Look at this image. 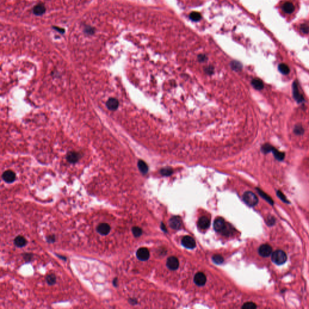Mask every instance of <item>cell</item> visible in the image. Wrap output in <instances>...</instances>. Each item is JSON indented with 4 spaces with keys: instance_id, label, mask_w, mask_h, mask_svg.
<instances>
[{
    "instance_id": "6da1fadb",
    "label": "cell",
    "mask_w": 309,
    "mask_h": 309,
    "mask_svg": "<svg viewBox=\"0 0 309 309\" xmlns=\"http://www.w3.org/2000/svg\"><path fill=\"white\" fill-rule=\"evenodd\" d=\"M272 261L277 265H282L285 264L287 260V256L282 250H277L271 254Z\"/></svg>"
},
{
    "instance_id": "7a4b0ae2",
    "label": "cell",
    "mask_w": 309,
    "mask_h": 309,
    "mask_svg": "<svg viewBox=\"0 0 309 309\" xmlns=\"http://www.w3.org/2000/svg\"><path fill=\"white\" fill-rule=\"evenodd\" d=\"M243 199L245 203L251 207H255L259 202L258 197L251 191L245 192L243 196Z\"/></svg>"
},
{
    "instance_id": "3957f363",
    "label": "cell",
    "mask_w": 309,
    "mask_h": 309,
    "mask_svg": "<svg viewBox=\"0 0 309 309\" xmlns=\"http://www.w3.org/2000/svg\"><path fill=\"white\" fill-rule=\"evenodd\" d=\"M272 253V248L268 244L262 245L259 248V254L263 257H268Z\"/></svg>"
},
{
    "instance_id": "277c9868",
    "label": "cell",
    "mask_w": 309,
    "mask_h": 309,
    "mask_svg": "<svg viewBox=\"0 0 309 309\" xmlns=\"http://www.w3.org/2000/svg\"><path fill=\"white\" fill-rule=\"evenodd\" d=\"M137 257L141 261H146L150 257L149 251L145 248H141L137 251Z\"/></svg>"
},
{
    "instance_id": "5b68a950",
    "label": "cell",
    "mask_w": 309,
    "mask_h": 309,
    "mask_svg": "<svg viewBox=\"0 0 309 309\" xmlns=\"http://www.w3.org/2000/svg\"><path fill=\"white\" fill-rule=\"evenodd\" d=\"M182 245L187 248L193 249L196 247V241L192 237L187 236L182 239Z\"/></svg>"
},
{
    "instance_id": "8992f818",
    "label": "cell",
    "mask_w": 309,
    "mask_h": 309,
    "mask_svg": "<svg viewBox=\"0 0 309 309\" xmlns=\"http://www.w3.org/2000/svg\"><path fill=\"white\" fill-rule=\"evenodd\" d=\"M170 226L173 230H179L182 225V221L179 217L175 216L171 217L169 220Z\"/></svg>"
},
{
    "instance_id": "52a82bcc",
    "label": "cell",
    "mask_w": 309,
    "mask_h": 309,
    "mask_svg": "<svg viewBox=\"0 0 309 309\" xmlns=\"http://www.w3.org/2000/svg\"><path fill=\"white\" fill-rule=\"evenodd\" d=\"M2 179L7 183H12L16 179L15 173L11 170H7L4 171L2 175Z\"/></svg>"
},
{
    "instance_id": "ba28073f",
    "label": "cell",
    "mask_w": 309,
    "mask_h": 309,
    "mask_svg": "<svg viewBox=\"0 0 309 309\" xmlns=\"http://www.w3.org/2000/svg\"><path fill=\"white\" fill-rule=\"evenodd\" d=\"M97 231L100 234L106 236L111 231V226L108 223H102L97 226Z\"/></svg>"
},
{
    "instance_id": "9c48e42d",
    "label": "cell",
    "mask_w": 309,
    "mask_h": 309,
    "mask_svg": "<svg viewBox=\"0 0 309 309\" xmlns=\"http://www.w3.org/2000/svg\"><path fill=\"white\" fill-rule=\"evenodd\" d=\"M194 281L199 286L204 285L207 281V278L205 275L202 272L197 273L194 277Z\"/></svg>"
},
{
    "instance_id": "30bf717a",
    "label": "cell",
    "mask_w": 309,
    "mask_h": 309,
    "mask_svg": "<svg viewBox=\"0 0 309 309\" xmlns=\"http://www.w3.org/2000/svg\"><path fill=\"white\" fill-rule=\"evenodd\" d=\"M179 265V263L178 259L175 257H170L167 259V266L168 269L172 270H176Z\"/></svg>"
},
{
    "instance_id": "8fae6325",
    "label": "cell",
    "mask_w": 309,
    "mask_h": 309,
    "mask_svg": "<svg viewBox=\"0 0 309 309\" xmlns=\"http://www.w3.org/2000/svg\"><path fill=\"white\" fill-rule=\"evenodd\" d=\"M225 228V222L223 219L221 217L217 218L214 222V229L217 232L223 231Z\"/></svg>"
},
{
    "instance_id": "7c38bea8",
    "label": "cell",
    "mask_w": 309,
    "mask_h": 309,
    "mask_svg": "<svg viewBox=\"0 0 309 309\" xmlns=\"http://www.w3.org/2000/svg\"><path fill=\"white\" fill-rule=\"evenodd\" d=\"M197 225L200 229L206 230L208 228L210 225V220L207 217H202L199 219Z\"/></svg>"
},
{
    "instance_id": "4fadbf2b",
    "label": "cell",
    "mask_w": 309,
    "mask_h": 309,
    "mask_svg": "<svg viewBox=\"0 0 309 309\" xmlns=\"http://www.w3.org/2000/svg\"><path fill=\"white\" fill-rule=\"evenodd\" d=\"M119 105V101L115 98H110L106 102L107 108L111 111L116 110L118 108Z\"/></svg>"
},
{
    "instance_id": "5bb4252c",
    "label": "cell",
    "mask_w": 309,
    "mask_h": 309,
    "mask_svg": "<svg viewBox=\"0 0 309 309\" xmlns=\"http://www.w3.org/2000/svg\"><path fill=\"white\" fill-rule=\"evenodd\" d=\"M293 94L295 99L299 103L302 102L304 101V98L303 95H301L298 90V85L296 82H295L293 84Z\"/></svg>"
},
{
    "instance_id": "9a60e30c",
    "label": "cell",
    "mask_w": 309,
    "mask_h": 309,
    "mask_svg": "<svg viewBox=\"0 0 309 309\" xmlns=\"http://www.w3.org/2000/svg\"><path fill=\"white\" fill-rule=\"evenodd\" d=\"M67 160L69 163H77L79 158H80V156L79 153L75 152H70L67 154Z\"/></svg>"
},
{
    "instance_id": "2e32d148",
    "label": "cell",
    "mask_w": 309,
    "mask_h": 309,
    "mask_svg": "<svg viewBox=\"0 0 309 309\" xmlns=\"http://www.w3.org/2000/svg\"><path fill=\"white\" fill-rule=\"evenodd\" d=\"M46 7L42 4H37L33 8V13L35 15L37 16H41L43 15L46 12Z\"/></svg>"
},
{
    "instance_id": "e0dca14e",
    "label": "cell",
    "mask_w": 309,
    "mask_h": 309,
    "mask_svg": "<svg viewBox=\"0 0 309 309\" xmlns=\"http://www.w3.org/2000/svg\"><path fill=\"white\" fill-rule=\"evenodd\" d=\"M27 243V241L25 239V238L23 236H17L14 240L15 245L17 247H20V248H22V247L25 246L26 245Z\"/></svg>"
},
{
    "instance_id": "ac0fdd59",
    "label": "cell",
    "mask_w": 309,
    "mask_h": 309,
    "mask_svg": "<svg viewBox=\"0 0 309 309\" xmlns=\"http://www.w3.org/2000/svg\"><path fill=\"white\" fill-rule=\"evenodd\" d=\"M282 9L283 10V11L286 13H289V14H290L292 13V12H294L295 10V7H294V5L290 2H285L283 6H282Z\"/></svg>"
},
{
    "instance_id": "d6986e66",
    "label": "cell",
    "mask_w": 309,
    "mask_h": 309,
    "mask_svg": "<svg viewBox=\"0 0 309 309\" xmlns=\"http://www.w3.org/2000/svg\"><path fill=\"white\" fill-rule=\"evenodd\" d=\"M252 85L255 89L257 90H261L264 88L263 82L260 79H253L252 81Z\"/></svg>"
},
{
    "instance_id": "ffe728a7",
    "label": "cell",
    "mask_w": 309,
    "mask_h": 309,
    "mask_svg": "<svg viewBox=\"0 0 309 309\" xmlns=\"http://www.w3.org/2000/svg\"><path fill=\"white\" fill-rule=\"evenodd\" d=\"M272 152L273 153L275 158L277 160H278V161H282V160H284L285 154L283 152L278 151L277 149H275L274 147H273V149L272 150Z\"/></svg>"
},
{
    "instance_id": "44dd1931",
    "label": "cell",
    "mask_w": 309,
    "mask_h": 309,
    "mask_svg": "<svg viewBox=\"0 0 309 309\" xmlns=\"http://www.w3.org/2000/svg\"><path fill=\"white\" fill-rule=\"evenodd\" d=\"M138 167L140 171L144 175L146 174L148 172V170H149L148 166H147V164L143 160H140L138 161Z\"/></svg>"
},
{
    "instance_id": "7402d4cb",
    "label": "cell",
    "mask_w": 309,
    "mask_h": 309,
    "mask_svg": "<svg viewBox=\"0 0 309 309\" xmlns=\"http://www.w3.org/2000/svg\"><path fill=\"white\" fill-rule=\"evenodd\" d=\"M257 192L259 193V194L262 196V197L266 200L269 204H270V205H274V200L272 199V198L270 197H269L266 193H265L264 192H263L262 190L257 188Z\"/></svg>"
},
{
    "instance_id": "603a6c76",
    "label": "cell",
    "mask_w": 309,
    "mask_h": 309,
    "mask_svg": "<svg viewBox=\"0 0 309 309\" xmlns=\"http://www.w3.org/2000/svg\"><path fill=\"white\" fill-rule=\"evenodd\" d=\"M278 70L281 73L283 74H288L290 72V69L289 67L285 64H281L278 66Z\"/></svg>"
},
{
    "instance_id": "cb8c5ba5",
    "label": "cell",
    "mask_w": 309,
    "mask_h": 309,
    "mask_svg": "<svg viewBox=\"0 0 309 309\" xmlns=\"http://www.w3.org/2000/svg\"><path fill=\"white\" fill-rule=\"evenodd\" d=\"M46 281L48 285H54L56 282V277L54 274L48 275L46 277Z\"/></svg>"
},
{
    "instance_id": "d4e9b609",
    "label": "cell",
    "mask_w": 309,
    "mask_h": 309,
    "mask_svg": "<svg viewBox=\"0 0 309 309\" xmlns=\"http://www.w3.org/2000/svg\"><path fill=\"white\" fill-rule=\"evenodd\" d=\"M132 231L134 236L135 237H138L141 236L143 233L142 230L138 226H134L132 229Z\"/></svg>"
},
{
    "instance_id": "484cf974",
    "label": "cell",
    "mask_w": 309,
    "mask_h": 309,
    "mask_svg": "<svg viewBox=\"0 0 309 309\" xmlns=\"http://www.w3.org/2000/svg\"><path fill=\"white\" fill-rule=\"evenodd\" d=\"M190 19L192 21H199L200 20L201 15H200V14L199 13L194 12H192L190 15Z\"/></svg>"
},
{
    "instance_id": "4316f807",
    "label": "cell",
    "mask_w": 309,
    "mask_h": 309,
    "mask_svg": "<svg viewBox=\"0 0 309 309\" xmlns=\"http://www.w3.org/2000/svg\"><path fill=\"white\" fill-rule=\"evenodd\" d=\"M161 172V174L163 176H170L173 173V170L172 168H171L170 167H166V168H164L163 169L161 170L160 171Z\"/></svg>"
},
{
    "instance_id": "83f0119b",
    "label": "cell",
    "mask_w": 309,
    "mask_h": 309,
    "mask_svg": "<svg viewBox=\"0 0 309 309\" xmlns=\"http://www.w3.org/2000/svg\"><path fill=\"white\" fill-rule=\"evenodd\" d=\"M241 308L243 309H255L257 308V306L252 302H248L245 303Z\"/></svg>"
},
{
    "instance_id": "f1b7e54d",
    "label": "cell",
    "mask_w": 309,
    "mask_h": 309,
    "mask_svg": "<svg viewBox=\"0 0 309 309\" xmlns=\"http://www.w3.org/2000/svg\"><path fill=\"white\" fill-rule=\"evenodd\" d=\"M212 259H213V261L217 264H220L224 262L223 258L221 256L217 255V254L213 256Z\"/></svg>"
},
{
    "instance_id": "f546056e",
    "label": "cell",
    "mask_w": 309,
    "mask_h": 309,
    "mask_svg": "<svg viewBox=\"0 0 309 309\" xmlns=\"http://www.w3.org/2000/svg\"><path fill=\"white\" fill-rule=\"evenodd\" d=\"M274 147L268 144H265L262 147V151L264 153H267L269 152H272V150Z\"/></svg>"
},
{
    "instance_id": "4dcf8cb0",
    "label": "cell",
    "mask_w": 309,
    "mask_h": 309,
    "mask_svg": "<svg viewBox=\"0 0 309 309\" xmlns=\"http://www.w3.org/2000/svg\"><path fill=\"white\" fill-rule=\"evenodd\" d=\"M277 194L278 196V197H279L280 199H281L283 202H285V204H290L289 201L287 200V199L286 198L285 195L280 190H278L277 191Z\"/></svg>"
},
{
    "instance_id": "1f68e13d",
    "label": "cell",
    "mask_w": 309,
    "mask_h": 309,
    "mask_svg": "<svg viewBox=\"0 0 309 309\" xmlns=\"http://www.w3.org/2000/svg\"><path fill=\"white\" fill-rule=\"evenodd\" d=\"M266 223L268 226H273L275 223V219L274 218V217L273 216H269L267 217V220H266Z\"/></svg>"
},
{
    "instance_id": "d6a6232c",
    "label": "cell",
    "mask_w": 309,
    "mask_h": 309,
    "mask_svg": "<svg viewBox=\"0 0 309 309\" xmlns=\"http://www.w3.org/2000/svg\"><path fill=\"white\" fill-rule=\"evenodd\" d=\"M301 30L304 33H308L309 32V26L307 24H303L301 25Z\"/></svg>"
},
{
    "instance_id": "836d02e7",
    "label": "cell",
    "mask_w": 309,
    "mask_h": 309,
    "mask_svg": "<svg viewBox=\"0 0 309 309\" xmlns=\"http://www.w3.org/2000/svg\"><path fill=\"white\" fill-rule=\"evenodd\" d=\"M294 132H295V134H296L298 135H300V134H303V132H304V130H303V129L302 127L298 126H296L295 127Z\"/></svg>"
},
{
    "instance_id": "e575fe53",
    "label": "cell",
    "mask_w": 309,
    "mask_h": 309,
    "mask_svg": "<svg viewBox=\"0 0 309 309\" xmlns=\"http://www.w3.org/2000/svg\"><path fill=\"white\" fill-rule=\"evenodd\" d=\"M85 31L87 34L89 35H92L94 33V29L91 27H86L85 29Z\"/></svg>"
},
{
    "instance_id": "d590c367",
    "label": "cell",
    "mask_w": 309,
    "mask_h": 309,
    "mask_svg": "<svg viewBox=\"0 0 309 309\" xmlns=\"http://www.w3.org/2000/svg\"><path fill=\"white\" fill-rule=\"evenodd\" d=\"M233 69L234 70H240L241 68V65L238 62H234L232 65Z\"/></svg>"
},
{
    "instance_id": "8d00e7d4",
    "label": "cell",
    "mask_w": 309,
    "mask_h": 309,
    "mask_svg": "<svg viewBox=\"0 0 309 309\" xmlns=\"http://www.w3.org/2000/svg\"><path fill=\"white\" fill-rule=\"evenodd\" d=\"M31 258H32V256L30 255V254H24V259L26 260V262H30V260L31 259Z\"/></svg>"
},
{
    "instance_id": "74e56055",
    "label": "cell",
    "mask_w": 309,
    "mask_h": 309,
    "mask_svg": "<svg viewBox=\"0 0 309 309\" xmlns=\"http://www.w3.org/2000/svg\"><path fill=\"white\" fill-rule=\"evenodd\" d=\"M55 241V236L54 235L49 236L47 237V241L49 243H53Z\"/></svg>"
},
{
    "instance_id": "f35d334b",
    "label": "cell",
    "mask_w": 309,
    "mask_h": 309,
    "mask_svg": "<svg viewBox=\"0 0 309 309\" xmlns=\"http://www.w3.org/2000/svg\"><path fill=\"white\" fill-rule=\"evenodd\" d=\"M53 28L54 30H56V31H59V33H62H62H64L65 32V30H64V28H61L57 27H53Z\"/></svg>"
},
{
    "instance_id": "ab89813d",
    "label": "cell",
    "mask_w": 309,
    "mask_h": 309,
    "mask_svg": "<svg viewBox=\"0 0 309 309\" xmlns=\"http://www.w3.org/2000/svg\"><path fill=\"white\" fill-rule=\"evenodd\" d=\"M206 59V57L204 55H200L199 56V60L200 61V62H203V61H205Z\"/></svg>"
},
{
    "instance_id": "60d3db41",
    "label": "cell",
    "mask_w": 309,
    "mask_h": 309,
    "mask_svg": "<svg viewBox=\"0 0 309 309\" xmlns=\"http://www.w3.org/2000/svg\"><path fill=\"white\" fill-rule=\"evenodd\" d=\"M117 281H118L117 278H116L114 280V281H113V284H114V286H117Z\"/></svg>"
},
{
    "instance_id": "b9f144b4",
    "label": "cell",
    "mask_w": 309,
    "mask_h": 309,
    "mask_svg": "<svg viewBox=\"0 0 309 309\" xmlns=\"http://www.w3.org/2000/svg\"><path fill=\"white\" fill-rule=\"evenodd\" d=\"M161 226H162V227H161V228H162V229H163V230H164V231H166V232L167 231L166 229H165V226L164 225V224H163V223H162V225H161Z\"/></svg>"
}]
</instances>
